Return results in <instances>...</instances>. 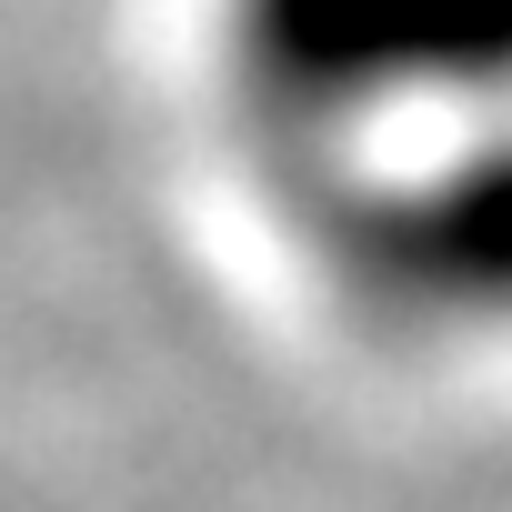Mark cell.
Returning a JSON list of instances; mask_svg holds the SVG:
<instances>
[{
	"label": "cell",
	"instance_id": "obj_2",
	"mask_svg": "<svg viewBox=\"0 0 512 512\" xmlns=\"http://www.w3.org/2000/svg\"><path fill=\"white\" fill-rule=\"evenodd\" d=\"M322 272L392 332H512V111L322 151L312 181Z\"/></svg>",
	"mask_w": 512,
	"mask_h": 512
},
{
	"label": "cell",
	"instance_id": "obj_1",
	"mask_svg": "<svg viewBox=\"0 0 512 512\" xmlns=\"http://www.w3.org/2000/svg\"><path fill=\"white\" fill-rule=\"evenodd\" d=\"M221 81L292 151L512 111V0H221Z\"/></svg>",
	"mask_w": 512,
	"mask_h": 512
}]
</instances>
